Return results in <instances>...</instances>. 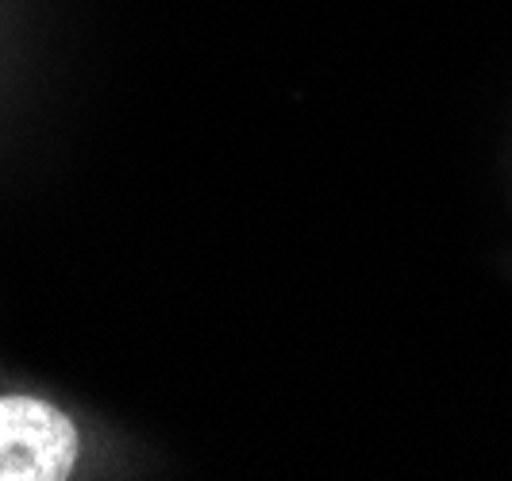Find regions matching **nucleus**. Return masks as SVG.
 Here are the masks:
<instances>
[{
    "mask_svg": "<svg viewBox=\"0 0 512 481\" xmlns=\"http://www.w3.org/2000/svg\"><path fill=\"white\" fill-rule=\"evenodd\" d=\"M77 462V431L31 397L0 401V481H62Z\"/></svg>",
    "mask_w": 512,
    "mask_h": 481,
    "instance_id": "obj_1",
    "label": "nucleus"
}]
</instances>
